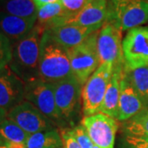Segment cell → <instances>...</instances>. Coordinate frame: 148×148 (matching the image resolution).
Masks as SVG:
<instances>
[{
	"instance_id": "5",
	"label": "cell",
	"mask_w": 148,
	"mask_h": 148,
	"mask_svg": "<svg viewBox=\"0 0 148 148\" xmlns=\"http://www.w3.org/2000/svg\"><path fill=\"white\" fill-rule=\"evenodd\" d=\"M96 36L97 31L78 46L69 49L73 74L82 86L101 65L96 48Z\"/></svg>"
},
{
	"instance_id": "16",
	"label": "cell",
	"mask_w": 148,
	"mask_h": 148,
	"mask_svg": "<svg viewBox=\"0 0 148 148\" xmlns=\"http://www.w3.org/2000/svg\"><path fill=\"white\" fill-rule=\"evenodd\" d=\"M37 17L23 18L0 12V33L8 37L12 44L27 36L36 26Z\"/></svg>"
},
{
	"instance_id": "6",
	"label": "cell",
	"mask_w": 148,
	"mask_h": 148,
	"mask_svg": "<svg viewBox=\"0 0 148 148\" xmlns=\"http://www.w3.org/2000/svg\"><path fill=\"white\" fill-rule=\"evenodd\" d=\"M122 32L113 24L106 22L97 31L96 48L101 64H111L114 69H123Z\"/></svg>"
},
{
	"instance_id": "29",
	"label": "cell",
	"mask_w": 148,
	"mask_h": 148,
	"mask_svg": "<svg viewBox=\"0 0 148 148\" xmlns=\"http://www.w3.org/2000/svg\"><path fill=\"white\" fill-rule=\"evenodd\" d=\"M0 148H26L25 143H8L0 141Z\"/></svg>"
},
{
	"instance_id": "17",
	"label": "cell",
	"mask_w": 148,
	"mask_h": 148,
	"mask_svg": "<svg viewBox=\"0 0 148 148\" xmlns=\"http://www.w3.org/2000/svg\"><path fill=\"white\" fill-rule=\"evenodd\" d=\"M69 18V14L60 2L49 3L38 8L36 25L45 32L50 28L64 25Z\"/></svg>"
},
{
	"instance_id": "32",
	"label": "cell",
	"mask_w": 148,
	"mask_h": 148,
	"mask_svg": "<svg viewBox=\"0 0 148 148\" xmlns=\"http://www.w3.org/2000/svg\"><path fill=\"white\" fill-rule=\"evenodd\" d=\"M94 148H100V147H98L97 146H95V147H94Z\"/></svg>"
},
{
	"instance_id": "2",
	"label": "cell",
	"mask_w": 148,
	"mask_h": 148,
	"mask_svg": "<svg viewBox=\"0 0 148 148\" xmlns=\"http://www.w3.org/2000/svg\"><path fill=\"white\" fill-rule=\"evenodd\" d=\"M74 77L69 49L58 44L49 31H45L40 45L39 78L49 83Z\"/></svg>"
},
{
	"instance_id": "23",
	"label": "cell",
	"mask_w": 148,
	"mask_h": 148,
	"mask_svg": "<svg viewBox=\"0 0 148 148\" xmlns=\"http://www.w3.org/2000/svg\"><path fill=\"white\" fill-rule=\"evenodd\" d=\"M29 135L15 122L8 118L0 123V141L2 142L25 143Z\"/></svg>"
},
{
	"instance_id": "10",
	"label": "cell",
	"mask_w": 148,
	"mask_h": 148,
	"mask_svg": "<svg viewBox=\"0 0 148 148\" xmlns=\"http://www.w3.org/2000/svg\"><path fill=\"white\" fill-rule=\"evenodd\" d=\"M82 125L91 141L100 148H114L119 124L116 119L102 113L84 116Z\"/></svg>"
},
{
	"instance_id": "7",
	"label": "cell",
	"mask_w": 148,
	"mask_h": 148,
	"mask_svg": "<svg viewBox=\"0 0 148 148\" xmlns=\"http://www.w3.org/2000/svg\"><path fill=\"white\" fill-rule=\"evenodd\" d=\"M122 46L124 70L148 67V27L129 30L123 40Z\"/></svg>"
},
{
	"instance_id": "24",
	"label": "cell",
	"mask_w": 148,
	"mask_h": 148,
	"mask_svg": "<svg viewBox=\"0 0 148 148\" xmlns=\"http://www.w3.org/2000/svg\"><path fill=\"white\" fill-rule=\"evenodd\" d=\"M119 148H148V137L134 136V135H122Z\"/></svg>"
},
{
	"instance_id": "4",
	"label": "cell",
	"mask_w": 148,
	"mask_h": 148,
	"mask_svg": "<svg viewBox=\"0 0 148 148\" xmlns=\"http://www.w3.org/2000/svg\"><path fill=\"white\" fill-rule=\"evenodd\" d=\"M113 70L111 64H101L84 84L82 90L84 116L100 113Z\"/></svg>"
},
{
	"instance_id": "21",
	"label": "cell",
	"mask_w": 148,
	"mask_h": 148,
	"mask_svg": "<svg viewBox=\"0 0 148 148\" xmlns=\"http://www.w3.org/2000/svg\"><path fill=\"white\" fill-rule=\"evenodd\" d=\"M0 12L23 18L37 17V8L33 0H0Z\"/></svg>"
},
{
	"instance_id": "31",
	"label": "cell",
	"mask_w": 148,
	"mask_h": 148,
	"mask_svg": "<svg viewBox=\"0 0 148 148\" xmlns=\"http://www.w3.org/2000/svg\"><path fill=\"white\" fill-rule=\"evenodd\" d=\"M7 117H8V110L0 107V123L7 119Z\"/></svg>"
},
{
	"instance_id": "18",
	"label": "cell",
	"mask_w": 148,
	"mask_h": 148,
	"mask_svg": "<svg viewBox=\"0 0 148 148\" xmlns=\"http://www.w3.org/2000/svg\"><path fill=\"white\" fill-rule=\"evenodd\" d=\"M124 69V68H123ZM123 69H114L108 85L100 113L117 119L120 96V81Z\"/></svg>"
},
{
	"instance_id": "3",
	"label": "cell",
	"mask_w": 148,
	"mask_h": 148,
	"mask_svg": "<svg viewBox=\"0 0 148 148\" xmlns=\"http://www.w3.org/2000/svg\"><path fill=\"white\" fill-rule=\"evenodd\" d=\"M148 21V2L144 0H113L108 7L106 22L121 32L139 27Z\"/></svg>"
},
{
	"instance_id": "30",
	"label": "cell",
	"mask_w": 148,
	"mask_h": 148,
	"mask_svg": "<svg viewBox=\"0 0 148 148\" xmlns=\"http://www.w3.org/2000/svg\"><path fill=\"white\" fill-rule=\"evenodd\" d=\"M35 4L36 5L37 8H40L44 5H46L49 3H58L60 2V0H33Z\"/></svg>"
},
{
	"instance_id": "1",
	"label": "cell",
	"mask_w": 148,
	"mask_h": 148,
	"mask_svg": "<svg viewBox=\"0 0 148 148\" xmlns=\"http://www.w3.org/2000/svg\"><path fill=\"white\" fill-rule=\"evenodd\" d=\"M44 31L34 27L27 36L12 43L9 69L26 84L39 79L40 45Z\"/></svg>"
},
{
	"instance_id": "8",
	"label": "cell",
	"mask_w": 148,
	"mask_h": 148,
	"mask_svg": "<svg viewBox=\"0 0 148 148\" xmlns=\"http://www.w3.org/2000/svg\"><path fill=\"white\" fill-rule=\"evenodd\" d=\"M25 100L32 103L55 124H61L63 119L56 106L53 83L40 78L25 84Z\"/></svg>"
},
{
	"instance_id": "15",
	"label": "cell",
	"mask_w": 148,
	"mask_h": 148,
	"mask_svg": "<svg viewBox=\"0 0 148 148\" xmlns=\"http://www.w3.org/2000/svg\"><path fill=\"white\" fill-rule=\"evenodd\" d=\"M47 31L58 44L67 49H71L84 42L87 37L98 30L73 24H65Z\"/></svg>"
},
{
	"instance_id": "12",
	"label": "cell",
	"mask_w": 148,
	"mask_h": 148,
	"mask_svg": "<svg viewBox=\"0 0 148 148\" xmlns=\"http://www.w3.org/2000/svg\"><path fill=\"white\" fill-rule=\"evenodd\" d=\"M25 100V83L9 67L0 69V107L8 112Z\"/></svg>"
},
{
	"instance_id": "20",
	"label": "cell",
	"mask_w": 148,
	"mask_h": 148,
	"mask_svg": "<svg viewBox=\"0 0 148 148\" xmlns=\"http://www.w3.org/2000/svg\"><path fill=\"white\" fill-rule=\"evenodd\" d=\"M123 76L139 95L145 108H148V67L123 69Z\"/></svg>"
},
{
	"instance_id": "14",
	"label": "cell",
	"mask_w": 148,
	"mask_h": 148,
	"mask_svg": "<svg viewBox=\"0 0 148 148\" xmlns=\"http://www.w3.org/2000/svg\"><path fill=\"white\" fill-rule=\"evenodd\" d=\"M144 109L146 108L143 101L125 78L123 73L120 81V96L119 101L117 120L123 123L127 121L137 115Z\"/></svg>"
},
{
	"instance_id": "33",
	"label": "cell",
	"mask_w": 148,
	"mask_h": 148,
	"mask_svg": "<svg viewBox=\"0 0 148 148\" xmlns=\"http://www.w3.org/2000/svg\"><path fill=\"white\" fill-rule=\"evenodd\" d=\"M110 1H113V0H110Z\"/></svg>"
},
{
	"instance_id": "9",
	"label": "cell",
	"mask_w": 148,
	"mask_h": 148,
	"mask_svg": "<svg viewBox=\"0 0 148 148\" xmlns=\"http://www.w3.org/2000/svg\"><path fill=\"white\" fill-rule=\"evenodd\" d=\"M8 119L15 122L28 134L55 128V123L49 119L29 101H23L8 112Z\"/></svg>"
},
{
	"instance_id": "26",
	"label": "cell",
	"mask_w": 148,
	"mask_h": 148,
	"mask_svg": "<svg viewBox=\"0 0 148 148\" xmlns=\"http://www.w3.org/2000/svg\"><path fill=\"white\" fill-rule=\"evenodd\" d=\"M69 133L78 143L82 148H94L95 144L91 141L87 131L82 124L75 126L71 129H68Z\"/></svg>"
},
{
	"instance_id": "13",
	"label": "cell",
	"mask_w": 148,
	"mask_h": 148,
	"mask_svg": "<svg viewBox=\"0 0 148 148\" xmlns=\"http://www.w3.org/2000/svg\"><path fill=\"white\" fill-rule=\"evenodd\" d=\"M107 16V0H92L77 14L69 18L64 25L73 24L100 30L106 22Z\"/></svg>"
},
{
	"instance_id": "27",
	"label": "cell",
	"mask_w": 148,
	"mask_h": 148,
	"mask_svg": "<svg viewBox=\"0 0 148 148\" xmlns=\"http://www.w3.org/2000/svg\"><path fill=\"white\" fill-rule=\"evenodd\" d=\"M91 1L92 0H60V3L70 18L77 14Z\"/></svg>"
},
{
	"instance_id": "11",
	"label": "cell",
	"mask_w": 148,
	"mask_h": 148,
	"mask_svg": "<svg viewBox=\"0 0 148 148\" xmlns=\"http://www.w3.org/2000/svg\"><path fill=\"white\" fill-rule=\"evenodd\" d=\"M58 113L63 119L72 117L79 105L83 86L74 77L53 83Z\"/></svg>"
},
{
	"instance_id": "22",
	"label": "cell",
	"mask_w": 148,
	"mask_h": 148,
	"mask_svg": "<svg viewBox=\"0 0 148 148\" xmlns=\"http://www.w3.org/2000/svg\"><path fill=\"white\" fill-rule=\"evenodd\" d=\"M123 134L148 137V108L122 124Z\"/></svg>"
},
{
	"instance_id": "28",
	"label": "cell",
	"mask_w": 148,
	"mask_h": 148,
	"mask_svg": "<svg viewBox=\"0 0 148 148\" xmlns=\"http://www.w3.org/2000/svg\"><path fill=\"white\" fill-rule=\"evenodd\" d=\"M60 133L63 140V148H82L68 129H63Z\"/></svg>"
},
{
	"instance_id": "19",
	"label": "cell",
	"mask_w": 148,
	"mask_h": 148,
	"mask_svg": "<svg viewBox=\"0 0 148 148\" xmlns=\"http://www.w3.org/2000/svg\"><path fill=\"white\" fill-rule=\"evenodd\" d=\"M26 148H63L61 133L55 127L30 134L25 143Z\"/></svg>"
},
{
	"instance_id": "25",
	"label": "cell",
	"mask_w": 148,
	"mask_h": 148,
	"mask_svg": "<svg viewBox=\"0 0 148 148\" xmlns=\"http://www.w3.org/2000/svg\"><path fill=\"white\" fill-rule=\"evenodd\" d=\"M12 55V46L10 40L0 33V69L9 66Z\"/></svg>"
}]
</instances>
